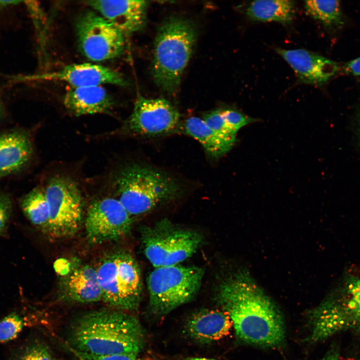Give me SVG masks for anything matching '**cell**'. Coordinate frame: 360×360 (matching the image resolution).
Segmentation results:
<instances>
[{
	"label": "cell",
	"mask_w": 360,
	"mask_h": 360,
	"mask_svg": "<svg viewBox=\"0 0 360 360\" xmlns=\"http://www.w3.org/2000/svg\"><path fill=\"white\" fill-rule=\"evenodd\" d=\"M22 210L28 220L36 228L46 232L50 212L45 190L37 187L22 198Z\"/></svg>",
	"instance_id": "7402d4cb"
},
{
	"label": "cell",
	"mask_w": 360,
	"mask_h": 360,
	"mask_svg": "<svg viewBox=\"0 0 360 360\" xmlns=\"http://www.w3.org/2000/svg\"><path fill=\"white\" fill-rule=\"evenodd\" d=\"M204 274L202 268L179 264L155 268L147 280L152 312L165 314L189 302L198 292Z\"/></svg>",
	"instance_id": "8992f818"
},
{
	"label": "cell",
	"mask_w": 360,
	"mask_h": 360,
	"mask_svg": "<svg viewBox=\"0 0 360 360\" xmlns=\"http://www.w3.org/2000/svg\"><path fill=\"white\" fill-rule=\"evenodd\" d=\"M344 68L348 73L360 77V56L346 62Z\"/></svg>",
	"instance_id": "f546056e"
},
{
	"label": "cell",
	"mask_w": 360,
	"mask_h": 360,
	"mask_svg": "<svg viewBox=\"0 0 360 360\" xmlns=\"http://www.w3.org/2000/svg\"><path fill=\"white\" fill-rule=\"evenodd\" d=\"M358 129H359V133H360V114L358 118Z\"/></svg>",
	"instance_id": "e575fe53"
},
{
	"label": "cell",
	"mask_w": 360,
	"mask_h": 360,
	"mask_svg": "<svg viewBox=\"0 0 360 360\" xmlns=\"http://www.w3.org/2000/svg\"><path fill=\"white\" fill-rule=\"evenodd\" d=\"M86 4L124 35L144 26L148 3L144 0H90Z\"/></svg>",
	"instance_id": "2e32d148"
},
{
	"label": "cell",
	"mask_w": 360,
	"mask_h": 360,
	"mask_svg": "<svg viewBox=\"0 0 360 360\" xmlns=\"http://www.w3.org/2000/svg\"><path fill=\"white\" fill-rule=\"evenodd\" d=\"M4 112V106L1 97L0 96V118L3 116Z\"/></svg>",
	"instance_id": "d6a6232c"
},
{
	"label": "cell",
	"mask_w": 360,
	"mask_h": 360,
	"mask_svg": "<svg viewBox=\"0 0 360 360\" xmlns=\"http://www.w3.org/2000/svg\"><path fill=\"white\" fill-rule=\"evenodd\" d=\"M177 109L164 98H147L138 96L132 112L122 127L112 134H131L156 136L172 132L178 126Z\"/></svg>",
	"instance_id": "8fae6325"
},
{
	"label": "cell",
	"mask_w": 360,
	"mask_h": 360,
	"mask_svg": "<svg viewBox=\"0 0 360 360\" xmlns=\"http://www.w3.org/2000/svg\"><path fill=\"white\" fill-rule=\"evenodd\" d=\"M190 360H214L212 359H208L206 358H195Z\"/></svg>",
	"instance_id": "836d02e7"
},
{
	"label": "cell",
	"mask_w": 360,
	"mask_h": 360,
	"mask_svg": "<svg viewBox=\"0 0 360 360\" xmlns=\"http://www.w3.org/2000/svg\"><path fill=\"white\" fill-rule=\"evenodd\" d=\"M321 360H340L338 350L336 347L331 348Z\"/></svg>",
	"instance_id": "4dcf8cb0"
},
{
	"label": "cell",
	"mask_w": 360,
	"mask_h": 360,
	"mask_svg": "<svg viewBox=\"0 0 360 360\" xmlns=\"http://www.w3.org/2000/svg\"><path fill=\"white\" fill-rule=\"evenodd\" d=\"M44 190L50 212L46 233L56 239L74 236L82 222V200L77 184L68 177L56 176Z\"/></svg>",
	"instance_id": "9c48e42d"
},
{
	"label": "cell",
	"mask_w": 360,
	"mask_h": 360,
	"mask_svg": "<svg viewBox=\"0 0 360 360\" xmlns=\"http://www.w3.org/2000/svg\"><path fill=\"white\" fill-rule=\"evenodd\" d=\"M96 270L102 300L120 310L138 308L142 294L140 273L130 253L120 250L109 252L101 258Z\"/></svg>",
	"instance_id": "5b68a950"
},
{
	"label": "cell",
	"mask_w": 360,
	"mask_h": 360,
	"mask_svg": "<svg viewBox=\"0 0 360 360\" xmlns=\"http://www.w3.org/2000/svg\"><path fill=\"white\" fill-rule=\"evenodd\" d=\"M246 14L252 20L290 23L294 16V4L289 0H260L250 2Z\"/></svg>",
	"instance_id": "44dd1931"
},
{
	"label": "cell",
	"mask_w": 360,
	"mask_h": 360,
	"mask_svg": "<svg viewBox=\"0 0 360 360\" xmlns=\"http://www.w3.org/2000/svg\"><path fill=\"white\" fill-rule=\"evenodd\" d=\"M221 110L226 124L236 133L242 127L256 121V118L236 110L226 108Z\"/></svg>",
	"instance_id": "4316f807"
},
{
	"label": "cell",
	"mask_w": 360,
	"mask_h": 360,
	"mask_svg": "<svg viewBox=\"0 0 360 360\" xmlns=\"http://www.w3.org/2000/svg\"><path fill=\"white\" fill-rule=\"evenodd\" d=\"M73 348L88 354L137 355L143 348L144 333L137 318L114 308L89 312L78 318L70 330Z\"/></svg>",
	"instance_id": "7a4b0ae2"
},
{
	"label": "cell",
	"mask_w": 360,
	"mask_h": 360,
	"mask_svg": "<svg viewBox=\"0 0 360 360\" xmlns=\"http://www.w3.org/2000/svg\"><path fill=\"white\" fill-rule=\"evenodd\" d=\"M216 296L242 340L266 347L283 342L285 328L280 311L247 274L240 272L225 280Z\"/></svg>",
	"instance_id": "6da1fadb"
},
{
	"label": "cell",
	"mask_w": 360,
	"mask_h": 360,
	"mask_svg": "<svg viewBox=\"0 0 360 360\" xmlns=\"http://www.w3.org/2000/svg\"><path fill=\"white\" fill-rule=\"evenodd\" d=\"M276 50L292 68L298 80L305 84H324L339 70L336 62L306 50L276 48Z\"/></svg>",
	"instance_id": "9a60e30c"
},
{
	"label": "cell",
	"mask_w": 360,
	"mask_h": 360,
	"mask_svg": "<svg viewBox=\"0 0 360 360\" xmlns=\"http://www.w3.org/2000/svg\"><path fill=\"white\" fill-rule=\"evenodd\" d=\"M306 13L323 24L338 26L343 24L340 1L311 0L304 1Z\"/></svg>",
	"instance_id": "603a6c76"
},
{
	"label": "cell",
	"mask_w": 360,
	"mask_h": 360,
	"mask_svg": "<svg viewBox=\"0 0 360 360\" xmlns=\"http://www.w3.org/2000/svg\"><path fill=\"white\" fill-rule=\"evenodd\" d=\"M32 144L28 134L15 130L0 134V176L16 172L30 159Z\"/></svg>",
	"instance_id": "d6986e66"
},
{
	"label": "cell",
	"mask_w": 360,
	"mask_h": 360,
	"mask_svg": "<svg viewBox=\"0 0 360 360\" xmlns=\"http://www.w3.org/2000/svg\"><path fill=\"white\" fill-rule=\"evenodd\" d=\"M64 105L67 110L76 116L97 114H108L114 102L102 86L74 88L64 94Z\"/></svg>",
	"instance_id": "e0dca14e"
},
{
	"label": "cell",
	"mask_w": 360,
	"mask_h": 360,
	"mask_svg": "<svg viewBox=\"0 0 360 360\" xmlns=\"http://www.w3.org/2000/svg\"><path fill=\"white\" fill-rule=\"evenodd\" d=\"M76 29L81 52L92 61L113 59L124 50L125 35L98 13L82 14L76 20Z\"/></svg>",
	"instance_id": "30bf717a"
},
{
	"label": "cell",
	"mask_w": 360,
	"mask_h": 360,
	"mask_svg": "<svg viewBox=\"0 0 360 360\" xmlns=\"http://www.w3.org/2000/svg\"><path fill=\"white\" fill-rule=\"evenodd\" d=\"M117 198L132 216L150 212L179 198L183 188L176 179L151 166L132 163L113 178Z\"/></svg>",
	"instance_id": "3957f363"
},
{
	"label": "cell",
	"mask_w": 360,
	"mask_h": 360,
	"mask_svg": "<svg viewBox=\"0 0 360 360\" xmlns=\"http://www.w3.org/2000/svg\"><path fill=\"white\" fill-rule=\"evenodd\" d=\"M132 224V216L117 198H100L88 208L84 220L86 238L92 244L116 241L130 232Z\"/></svg>",
	"instance_id": "7c38bea8"
},
{
	"label": "cell",
	"mask_w": 360,
	"mask_h": 360,
	"mask_svg": "<svg viewBox=\"0 0 360 360\" xmlns=\"http://www.w3.org/2000/svg\"><path fill=\"white\" fill-rule=\"evenodd\" d=\"M21 2L20 0H0V8L10 6L17 5Z\"/></svg>",
	"instance_id": "1f68e13d"
},
{
	"label": "cell",
	"mask_w": 360,
	"mask_h": 360,
	"mask_svg": "<svg viewBox=\"0 0 360 360\" xmlns=\"http://www.w3.org/2000/svg\"><path fill=\"white\" fill-rule=\"evenodd\" d=\"M12 212V202L9 196L0 194V235L7 228Z\"/></svg>",
	"instance_id": "f1b7e54d"
},
{
	"label": "cell",
	"mask_w": 360,
	"mask_h": 360,
	"mask_svg": "<svg viewBox=\"0 0 360 360\" xmlns=\"http://www.w3.org/2000/svg\"><path fill=\"white\" fill-rule=\"evenodd\" d=\"M360 360V358H358V359H356V360Z\"/></svg>",
	"instance_id": "d590c367"
},
{
	"label": "cell",
	"mask_w": 360,
	"mask_h": 360,
	"mask_svg": "<svg viewBox=\"0 0 360 360\" xmlns=\"http://www.w3.org/2000/svg\"><path fill=\"white\" fill-rule=\"evenodd\" d=\"M30 318L19 310L12 311L0 320V344L16 339L30 324Z\"/></svg>",
	"instance_id": "d4e9b609"
},
{
	"label": "cell",
	"mask_w": 360,
	"mask_h": 360,
	"mask_svg": "<svg viewBox=\"0 0 360 360\" xmlns=\"http://www.w3.org/2000/svg\"><path fill=\"white\" fill-rule=\"evenodd\" d=\"M30 80L60 81L72 87L102 86L104 84L125 86L123 76L109 68L90 63L74 64L50 72L30 76Z\"/></svg>",
	"instance_id": "4fadbf2b"
},
{
	"label": "cell",
	"mask_w": 360,
	"mask_h": 360,
	"mask_svg": "<svg viewBox=\"0 0 360 360\" xmlns=\"http://www.w3.org/2000/svg\"><path fill=\"white\" fill-rule=\"evenodd\" d=\"M196 38L194 26L182 18H170L158 28L154 43L152 75L164 92L172 94L177 92Z\"/></svg>",
	"instance_id": "277c9868"
},
{
	"label": "cell",
	"mask_w": 360,
	"mask_h": 360,
	"mask_svg": "<svg viewBox=\"0 0 360 360\" xmlns=\"http://www.w3.org/2000/svg\"><path fill=\"white\" fill-rule=\"evenodd\" d=\"M60 276L58 292L62 299L77 303H91L102 300L96 268L74 262Z\"/></svg>",
	"instance_id": "5bb4252c"
},
{
	"label": "cell",
	"mask_w": 360,
	"mask_h": 360,
	"mask_svg": "<svg viewBox=\"0 0 360 360\" xmlns=\"http://www.w3.org/2000/svg\"><path fill=\"white\" fill-rule=\"evenodd\" d=\"M140 240L146 258L156 268L178 264L192 256L200 247L202 237L194 230L162 220L142 228Z\"/></svg>",
	"instance_id": "ba28073f"
},
{
	"label": "cell",
	"mask_w": 360,
	"mask_h": 360,
	"mask_svg": "<svg viewBox=\"0 0 360 360\" xmlns=\"http://www.w3.org/2000/svg\"><path fill=\"white\" fill-rule=\"evenodd\" d=\"M306 340L317 342L340 332L360 335V278L352 280L340 298L326 300L308 313Z\"/></svg>",
	"instance_id": "52a82bcc"
},
{
	"label": "cell",
	"mask_w": 360,
	"mask_h": 360,
	"mask_svg": "<svg viewBox=\"0 0 360 360\" xmlns=\"http://www.w3.org/2000/svg\"><path fill=\"white\" fill-rule=\"evenodd\" d=\"M68 348L78 360H137V355L132 354H116L108 356H96L78 351L69 345Z\"/></svg>",
	"instance_id": "83f0119b"
},
{
	"label": "cell",
	"mask_w": 360,
	"mask_h": 360,
	"mask_svg": "<svg viewBox=\"0 0 360 360\" xmlns=\"http://www.w3.org/2000/svg\"><path fill=\"white\" fill-rule=\"evenodd\" d=\"M184 132L198 140L210 156L220 158L228 153L234 145L226 140L205 122L202 118L192 116L184 124Z\"/></svg>",
	"instance_id": "ffe728a7"
},
{
	"label": "cell",
	"mask_w": 360,
	"mask_h": 360,
	"mask_svg": "<svg viewBox=\"0 0 360 360\" xmlns=\"http://www.w3.org/2000/svg\"><path fill=\"white\" fill-rule=\"evenodd\" d=\"M8 360H54L48 345L38 338H30L14 348Z\"/></svg>",
	"instance_id": "cb8c5ba5"
},
{
	"label": "cell",
	"mask_w": 360,
	"mask_h": 360,
	"mask_svg": "<svg viewBox=\"0 0 360 360\" xmlns=\"http://www.w3.org/2000/svg\"><path fill=\"white\" fill-rule=\"evenodd\" d=\"M232 326L227 312L218 310H203L193 314L186 328L189 335L202 343H209L227 336Z\"/></svg>",
	"instance_id": "ac0fdd59"
},
{
	"label": "cell",
	"mask_w": 360,
	"mask_h": 360,
	"mask_svg": "<svg viewBox=\"0 0 360 360\" xmlns=\"http://www.w3.org/2000/svg\"><path fill=\"white\" fill-rule=\"evenodd\" d=\"M202 119L214 131L226 140L235 144L236 134L228 125L221 110H216L204 114Z\"/></svg>",
	"instance_id": "484cf974"
}]
</instances>
